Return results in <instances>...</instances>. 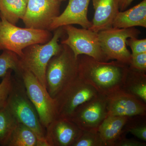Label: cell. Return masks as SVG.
Wrapping results in <instances>:
<instances>
[{
  "label": "cell",
  "instance_id": "83f0119b",
  "mask_svg": "<svg viewBox=\"0 0 146 146\" xmlns=\"http://www.w3.org/2000/svg\"><path fill=\"white\" fill-rule=\"evenodd\" d=\"M146 143L139 142L133 139H127L122 136L117 141L115 146H145Z\"/></svg>",
  "mask_w": 146,
  "mask_h": 146
},
{
  "label": "cell",
  "instance_id": "7402d4cb",
  "mask_svg": "<svg viewBox=\"0 0 146 146\" xmlns=\"http://www.w3.org/2000/svg\"><path fill=\"white\" fill-rule=\"evenodd\" d=\"M21 69L20 58L15 53L3 50L0 55V78H3L9 70L19 74Z\"/></svg>",
  "mask_w": 146,
  "mask_h": 146
},
{
  "label": "cell",
  "instance_id": "8fae6325",
  "mask_svg": "<svg viewBox=\"0 0 146 146\" xmlns=\"http://www.w3.org/2000/svg\"><path fill=\"white\" fill-rule=\"evenodd\" d=\"M60 3L56 0H28L22 19L26 27L49 31L54 19L60 14Z\"/></svg>",
  "mask_w": 146,
  "mask_h": 146
},
{
  "label": "cell",
  "instance_id": "5bb4252c",
  "mask_svg": "<svg viewBox=\"0 0 146 146\" xmlns=\"http://www.w3.org/2000/svg\"><path fill=\"white\" fill-rule=\"evenodd\" d=\"M91 0H69L68 5L61 14L54 18L49 30H54L68 25H78L82 28L89 29L92 23L87 16Z\"/></svg>",
  "mask_w": 146,
  "mask_h": 146
},
{
  "label": "cell",
  "instance_id": "3957f363",
  "mask_svg": "<svg viewBox=\"0 0 146 146\" xmlns=\"http://www.w3.org/2000/svg\"><path fill=\"white\" fill-rule=\"evenodd\" d=\"M78 76V57L67 45L52 58L46 72V90L55 99L63 89Z\"/></svg>",
  "mask_w": 146,
  "mask_h": 146
},
{
  "label": "cell",
  "instance_id": "2e32d148",
  "mask_svg": "<svg viewBox=\"0 0 146 146\" xmlns=\"http://www.w3.org/2000/svg\"><path fill=\"white\" fill-rule=\"evenodd\" d=\"M146 28V0L126 11H119L113 21L112 27L127 29Z\"/></svg>",
  "mask_w": 146,
  "mask_h": 146
},
{
  "label": "cell",
  "instance_id": "30bf717a",
  "mask_svg": "<svg viewBox=\"0 0 146 146\" xmlns=\"http://www.w3.org/2000/svg\"><path fill=\"white\" fill-rule=\"evenodd\" d=\"M107 116V96L100 94L80 105L69 119L82 130L98 131Z\"/></svg>",
  "mask_w": 146,
  "mask_h": 146
},
{
  "label": "cell",
  "instance_id": "ba28073f",
  "mask_svg": "<svg viewBox=\"0 0 146 146\" xmlns=\"http://www.w3.org/2000/svg\"><path fill=\"white\" fill-rule=\"evenodd\" d=\"M100 94L78 76L61 91L54 99L56 117L70 119L80 105Z\"/></svg>",
  "mask_w": 146,
  "mask_h": 146
},
{
  "label": "cell",
  "instance_id": "ffe728a7",
  "mask_svg": "<svg viewBox=\"0 0 146 146\" xmlns=\"http://www.w3.org/2000/svg\"><path fill=\"white\" fill-rule=\"evenodd\" d=\"M7 146H39V143L34 131L19 123L11 133Z\"/></svg>",
  "mask_w": 146,
  "mask_h": 146
},
{
  "label": "cell",
  "instance_id": "cb8c5ba5",
  "mask_svg": "<svg viewBox=\"0 0 146 146\" xmlns=\"http://www.w3.org/2000/svg\"><path fill=\"white\" fill-rule=\"evenodd\" d=\"M12 70H9L0 83V109L6 104L12 84Z\"/></svg>",
  "mask_w": 146,
  "mask_h": 146
},
{
  "label": "cell",
  "instance_id": "9a60e30c",
  "mask_svg": "<svg viewBox=\"0 0 146 146\" xmlns=\"http://www.w3.org/2000/svg\"><path fill=\"white\" fill-rule=\"evenodd\" d=\"M95 13L89 29L98 33L112 27L119 9L118 0H93Z\"/></svg>",
  "mask_w": 146,
  "mask_h": 146
},
{
  "label": "cell",
  "instance_id": "d4e9b609",
  "mask_svg": "<svg viewBox=\"0 0 146 146\" xmlns=\"http://www.w3.org/2000/svg\"><path fill=\"white\" fill-rule=\"evenodd\" d=\"M127 46H129L132 51L131 55L146 52V39H139L136 37L127 39Z\"/></svg>",
  "mask_w": 146,
  "mask_h": 146
},
{
  "label": "cell",
  "instance_id": "e0dca14e",
  "mask_svg": "<svg viewBox=\"0 0 146 146\" xmlns=\"http://www.w3.org/2000/svg\"><path fill=\"white\" fill-rule=\"evenodd\" d=\"M129 117L108 115L99 127L98 131L105 146H114L122 136L123 129Z\"/></svg>",
  "mask_w": 146,
  "mask_h": 146
},
{
  "label": "cell",
  "instance_id": "5b68a950",
  "mask_svg": "<svg viewBox=\"0 0 146 146\" xmlns=\"http://www.w3.org/2000/svg\"><path fill=\"white\" fill-rule=\"evenodd\" d=\"M53 36L49 41L44 44H35L27 47L23 51L20 58L21 67L33 74L40 83L46 89V72L47 65L52 58L61 50L62 44L59 39L65 33L63 27L54 30Z\"/></svg>",
  "mask_w": 146,
  "mask_h": 146
},
{
  "label": "cell",
  "instance_id": "8992f818",
  "mask_svg": "<svg viewBox=\"0 0 146 146\" xmlns=\"http://www.w3.org/2000/svg\"><path fill=\"white\" fill-rule=\"evenodd\" d=\"M18 74L22 78L28 96L36 109L40 122L46 129L56 118L54 100L30 71L21 67Z\"/></svg>",
  "mask_w": 146,
  "mask_h": 146
},
{
  "label": "cell",
  "instance_id": "ac0fdd59",
  "mask_svg": "<svg viewBox=\"0 0 146 146\" xmlns=\"http://www.w3.org/2000/svg\"><path fill=\"white\" fill-rule=\"evenodd\" d=\"M121 90L146 103V72L136 70L129 67Z\"/></svg>",
  "mask_w": 146,
  "mask_h": 146
},
{
  "label": "cell",
  "instance_id": "6da1fadb",
  "mask_svg": "<svg viewBox=\"0 0 146 146\" xmlns=\"http://www.w3.org/2000/svg\"><path fill=\"white\" fill-rule=\"evenodd\" d=\"M78 61L79 78L106 96L122 89L129 68L117 60L102 62L86 55H79Z\"/></svg>",
  "mask_w": 146,
  "mask_h": 146
},
{
  "label": "cell",
  "instance_id": "9c48e42d",
  "mask_svg": "<svg viewBox=\"0 0 146 146\" xmlns=\"http://www.w3.org/2000/svg\"><path fill=\"white\" fill-rule=\"evenodd\" d=\"M62 27L68 36L61 44L68 46L75 57L86 55L98 61H109L101 47L98 33L89 29L77 28L72 25Z\"/></svg>",
  "mask_w": 146,
  "mask_h": 146
},
{
  "label": "cell",
  "instance_id": "7c38bea8",
  "mask_svg": "<svg viewBox=\"0 0 146 146\" xmlns=\"http://www.w3.org/2000/svg\"><path fill=\"white\" fill-rule=\"evenodd\" d=\"M108 115L130 118L146 115V103L120 90L107 96Z\"/></svg>",
  "mask_w": 146,
  "mask_h": 146
},
{
  "label": "cell",
  "instance_id": "4316f807",
  "mask_svg": "<svg viewBox=\"0 0 146 146\" xmlns=\"http://www.w3.org/2000/svg\"><path fill=\"white\" fill-rule=\"evenodd\" d=\"M127 130L137 138L143 141H146V126L143 125H131L128 127Z\"/></svg>",
  "mask_w": 146,
  "mask_h": 146
},
{
  "label": "cell",
  "instance_id": "f546056e",
  "mask_svg": "<svg viewBox=\"0 0 146 146\" xmlns=\"http://www.w3.org/2000/svg\"><path fill=\"white\" fill-rule=\"evenodd\" d=\"M56 1H58L60 2V3H61V2L64 1H65V0H56Z\"/></svg>",
  "mask_w": 146,
  "mask_h": 146
},
{
  "label": "cell",
  "instance_id": "7a4b0ae2",
  "mask_svg": "<svg viewBox=\"0 0 146 146\" xmlns=\"http://www.w3.org/2000/svg\"><path fill=\"white\" fill-rule=\"evenodd\" d=\"M7 106L16 116L19 123L29 127L36 134L39 146H48L45 135L46 130L39 120L36 109L31 101L21 76H12L11 90Z\"/></svg>",
  "mask_w": 146,
  "mask_h": 146
},
{
  "label": "cell",
  "instance_id": "277c9868",
  "mask_svg": "<svg viewBox=\"0 0 146 146\" xmlns=\"http://www.w3.org/2000/svg\"><path fill=\"white\" fill-rule=\"evenodd\" d=\"M0 50H8L20 57L27 47L44 44L52 37L50 31L19 27L10 23L0 15Z\"/></svg>",
  "mask_w": 146,
  "mask_h": 146
},
{
  "label": "cell",
  "instance_id": "44dd1931",
  "mask_svg": "<svg viewBox=\"0 0 146 146\" xmlns=\"http://www.w3.org/2000/svg\"><path fill=\"white\" fill-rule=\"evenodd\" d=\"M19 123L6 104L0 109V146H7L14 129Z\"/></svg>",
  "mask_w": 146,
  "mask_h": 146
},
{
  "label": "cell",
  "instance_id": "484cf974",
  "mask_svg": "<svg viewBox=\"0 0 146 146\" xmlns=\"http://www.w3.org/2000/svg\"><path fill=\"white\" fill-rule=\"evenodd\" d=\"M129 67L136 70L146 72V52L131 55Z\"/></svg>",
  "mask_w": 146,
  "mask_h": 146
},
{
  "label": "cell",
  "instance_id": "d6986e66",
  "mask_svg": "<svg viewBox=\"0 0 146 146\" xmlns=\"http://www.w3.org/2000/svg\"><path fill=\"white\" fill-rule=\"evenodd\" d=\"M28 0H0V15L10 23L16 25L23 19Z\"/></svg>",
  "mask_w": 146,
  "mask_h": 146
},
{
  "label": "cell",
  "instance_id": "f1b7e54d",
  "mask_svg": "<svg viewBox=\"0 0 146 146\" xmlns=\"http://www.w3.org/2000/svg\"><path fill=\"white\" fill-rule=\"evenodd\" d=\"M134 0H118L119 9L120 11H123L130 5Z\"/></svg>",
  "mask_w": 146,
  "mask_h": 146
},
{
  "label": "cell",
  "instance_id": "52a82bcc",
  "mask_svg": "<svg viewBox=\"0 0 146 146\" xmlns=\"http://www.w3.org/2000/svg\"><path fill=\"white\" fill-rule=\"evenodd\" d=\"M141 33L135 27H112L99 32L98 35L101 47L108 60H115L129 65L131 54L127 49V40L132 37L137 38Z\"/></svg>",
  "mask_w": 146,
  "mask_h": 146
},
{
  "label": "cell",
  "instance_id": "4fadbf2b",
  "mask_svg": "<svg viewBox=\"0 0 146 146\" xmlns=\"http://www.w3.org/2000/svg\"><path fill=\"white\" fill-rule=\"evenodd\" d=\"M46 129L48 146H72L82 131L71 120L58 117Z\"/></svg>",
  "mask_w": 146,
  "mask_h": 146
},
{
  "label": "cell",
  "instance_id": "603a6c76",
  "mask_svg": "<svg viewBox=\"0 0 146 146\" xmlns=\"http://www.w3.org/2000/svg\"><path fill=\"white\" fill-rule=\"evenodd\" d=\"M72 146H105L98 131L82 130Z\"/></svg>",
  "mask_w": 146,
  "mask_h": 146
}]
</instances>
